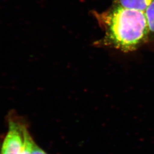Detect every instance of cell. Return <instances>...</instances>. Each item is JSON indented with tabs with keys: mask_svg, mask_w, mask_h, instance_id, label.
I'll return each instance as SVG.
<instances>
[{
	"mask_svg": "<svg viewBox=\"0 0 154 154\" xmlns=\"http://www.w3.org/2000/svg\"><path fill=\"white\" fill-rule=\"evenodd\" d=\"M149 28V39L154 41V0L144 11Z\"/></svg>",
	"mask_w": 154,
	"mask_h": 154,
	"instance_id": "4",
	"label": "cell"
},
{
	"mask_svg": "<svg viewBox=\"0 0 154 154\" xmlns=\"http://www.w3.org/2000/svg\"><path fill=\"white\" fill-rule=\"evenodd\" d=\"M96 18L105 30L99 41L104 46L129 52L149 41V28L144 11L115 5Z\"/></svg>",
	"mask_w": 154,
	"mask_h": 154,
	"instance_id": "1",
	"label": "cell"
},
{
	"mask_svg": "<svg viewBox=\"0 0 154 154\" xmlns=\"http://www.w3.org/2000/svg\"><path fill=\"white\" fill-rule=\"evenodd\" d=\"M26 126L16 118H9V129L0 154H21L25 148L24 131Z\"/></svg>",
	"mask_w": 154,
	"mask_h": 154,
	"instance_id": "2",
	"label": "cell"
},
{
	"mask_svg": "<svg viewBox=\"0 0 154 154\" xmlns=\"http://www.w3.org/2000/svg\"><path fill=\"white\" fill-rule=\"evenodd\" d=\"M154 0H116V5L122 7L144 11Z\"/></svg>",
	"mask_w": 154,
	"mask_h": 154,
	"instance_id": "3",
	"label": "cell"
},
{
	"mask_svg": "<svg viewBox=\"0 0 154 154\" xmlns=\"http://www.w3.org/2000/svg\"><path fill=\"white\" fill-rule=\"evenodd\" d=\"M24 137H25V148L21 154H30L29 139L31 135L28 131L27 127L25 128L24 131Z\"/></svg>",
	"mask_w": 154,
	"mask_h": 154,
	"instance_id": "6",
	"label": "cell"
},
{
	"mask_svg": "<svg viewBox=\"0 0 154 154\" xmlns=\"http://www.w3.org/2000/svg\"><path fill=\"white\" fill-rule=\"evenodd\" d=\"M29 151L30 154H48L35 143L32 137L29 139Z\"/></svg>",
	"mask_w": 154,
	"mask_h": 154,
	"instance_id": "5",
	"label": "cell"
}]
</instances>
